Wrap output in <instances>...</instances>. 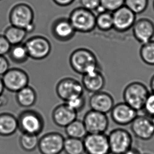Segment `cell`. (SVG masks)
I'll list each match as a JSON object with an SVG mask.
<instances>
[{
    "label": "cell",
    "instance_id": "obj_1",
    "mask_svg": "<svg viewBox=\"0 0 154 154\" xmlns=\"http://www.w3.org/2000/svg\"><path fill=\"white\" fill-rule=\"evenodd\" d=\"M69 63L73 71L82 75L100 70L96 55L87 48H78L74 50L69 56Z\"/></svg>",
    "mask_w": 154,
    "mask_h": 154
},
{
    "label": "cell",
    "instance_id": "obj_2",
    "mask_svg": "<svg viewBox=\"0 0 154 154\" xmlns=\"http://www.w3.org/2000/svg\"><path fill=\"white\" fill-rule=\"evenodd\" d=\"M34 12L31 6L24 3H20L11 8L9 13L11 25L21 27L30 34L35 30Z\"/></svg>",
    "mask_w": 154,
    "mask_h": 154
},
{
    "label": "cell",
    "instance_id": "obj_3",
    "mask_svg": "<svg viewBox=\"0 0 154 154\" xmlns=\"http://www.w3.org/2000/svg\"><path fill=\"white\" fill-rule=\"evenodd\" d=\"M149 92L144 83L138 81H134L128 84L123 91L124 102L138 111L144 107Z\"/></svg>",
    "mask_w": 154,
    "mask_h": 154
},
{
    "label": "cell",
    "instance_id": "obj_4",
    "mask_svg": "<svg viewBox=\"0 0 154 154\" xmlns=\"http://www.w3.org/2000/svg\"><path fill=\"white\" fill-rule=\"evenodd\" d=\"M68 18L76 32L86 34L96 28V14L82 6L73 9Z\"/></svg>",
    "mask_w": 154,
    "mask_h": 154
},
{
    "label": "cell",
    "instance_id": "obj_5",
    "mask_svg": "<svg viewBox=\"0 0 154 154\" xmlns=\"http://www.w3.org/2000/svg\"><path fill=\"white\" fill-rule=\"evenodd\" d=\"M19 129L22 133L38 136L44 128L43 117L34 110H25L17 118Z\"/></svg>",
    "mask_w": 154,
    "mask_h": 154
},
{
    "label": "cell",
    "instance_id": "obj_6",
    "mask_svg": "<svg viewBox=\"0 0 154 154\" xmlns=\"http://www.w3.org/2000/svg\"><path fill=\"white\" fill-rule=\"evenodd\" d=\"M107 136L110 154H123L132 147V136L126 129L121 128L113 129Z\"/></svg>",
    "mask_w": 154,
    "mask_h": 154
},
{
    "label": "cell",
    "instance_id": "obj_7",
    "mask_svg": "<svg viewBox=\"0 0 154 154\" xmlns=\"http://www.w3.org/2000/svg\"><path fill=\"white\" fill-rule=\"evenodd\" d=\"M24 43L29 58L35 60H41L46 58L50 55L52 50L50 41L43 36H33Z\"/></svg>",
    "mask_w": 154,
    "mask_h": 154
},
{
    "label": "cell",
    "instance_id": "obj_8",
    "mask_svg": "<svg viewBox=\"0 0 154 154\" xmlns=\"http://www.w3.org/2000/svg\"><path fill=\"white\" fill-rule=\"evenodd\" d=\"M4 87L12 92H16L29 85V76L23 69L13 68L2 76Z\"/></svg>",
    "mask_w": 154,
    "mask_h": 154
},
{
    "label": "cell",
    "instance_id": "obj_9",
    "mask_svg": "<svg viewBox=\"0 0 154 154\" xmlns=\"http://www.w3.org/2000/svg\"><path fill=\"white\" fill-rule=\"evenodd\" d=\"M65 139L58 132L48 133L39 138L38 149L41 154H60L63 152Z\"/></svg>",
    "mask_w": 154,
    "mask_h": 154
},
{
    "label": "cell",
    "instance_id": "obj_10",
    "mask_svg": "<svg viewBox=\"0 0 154 154\" xmlns=\"http://www.w3.org/2000/svg\"><path fill=\"white\" fill-rule=\"evenodd\" d=\"M84 91L81 82L71 77L60 79L56 85V94L65 102L74 97L83 95Z\"/></svg>",
    "mask_w": 154,
    "mask_h": 154
},
{
    "label": "cell",
    "instance_id": "obj_11",
    "mask_svg": "<svg viewBox=\"0 0 154 154\" xmlns=\"http://www.w3.org/2000/svg\"><path fill=\"white\" fill-rule=\"evenodd\" d=\"M83 140L86 154H110L108 136L105 133H88Z\"/></svg>",
    "mask_w": 154,
    "mask_h": 154
},
{
    "label": "cell",
    "instance_id": "obj_12",
    "mask_svg": "<svg viewBox=\"0 0 154 154\" xmlns=\"http://www.w3.org/2000/svg\"><path fill=\"white\" fill-rule=\"evenodd\" d=\"M83 121L88 133H104L109 124L106 114L91 109L86 113Z\"/></svg>",
    "mask_w": 154,
    "mask_h": 154
},
{
    "label": "cell",
    "instance_id": "obj_13",
    "mask_svg": "<svg viewBox=\"0 0 154 154\" xmlns=\"http://www.w3.org/2000/svg\"><path fill=\"white\" fill-rule=\"evenodd\" d=\"M114 29L119 32H125L133 27L136 21V14L124 5L112 12Z\"/></svg>",
    "mask_w": 154,
    "mask_h": 154
},
{
    "label": "cell",
    "instance_id": "obj_14",
    "mask_svg": "<svg viewBox=\"0 0 154 154\" xmlns=\"http://www.w3.org/2000/svg\"><path fill=\"white\" fill-rule=\"evenodd\" d=\"M137 111L125 102L115 104L110 111L112 120L117 125L126 126L131 124L137 116Z\"/></svg>",
    "mask_w": 154,
    "mask_h": 154
},
{
    "label": "cell",
    "instance_id": "obj_15",
    "mask_svg": "<svg viewBox=\"0 0 154 154\" xmlns=\"http://www.w3.org/2000/svg\"><path fill=\"white\" fill-rule=\"evenodd\" d=\"M131 29L134 37L142 44L153 39L154 23L149 18H142L136 20Z\"/></svg>",
    "mask_w": 154,
    "mask_h": 154
},
{
    "label": "cell",
    "instance_id": "obj_16",
    "mask_svg": "<svg viewBox=\"0 0 154 154\" xmlns=\"http://www.w3.org/2000/svg\"><path fill=\"white\" fill-rule=\"evenodd\" d=\"M131 128L134 135L142 140H149L154 137V127L148 117L137 116L131 123Z\"/></svg>",
    "mask_w": 154,
    "mask_h": 154
},
{
    "label": "cell",
    "instance_id": "obj_17",
    "mask_svg": "<svg viewBox=\"0 0 154 154\" xmlns=\"http://www.w3.org/2000/svg\"><path fill=\"white\" fill-rule=\"evenodd\" d=\"M89 104L91 110L107 115L114 106V99L110 94L102 90L92 94Z\"/></svg>",
    "mask_w": 154,
    "mask_h": 154
},
{
    "label": "cell",
    "instance_id": "obj_18",
    "mask_svg": "<svg viewBox=\"0 0 154 154\" xmlns=\"http://www.w3.org/2000/svg\"><path fill=\"white\" fill-rule=\"evenodd\" d=\"M51 31L54 38L63 42L69 41L76 32L67 18H60L55 20L52 24Z\"/></svg>",
    "mask_w": 154,
    "mask_h": 154
},
{
    "label": "cell",
    "instance_id": "obj_19",
    "mask_svg": "<svg viewBox=\"0 0 154 154\" xmlns=\"http://www.w3.org/2000/svg\"><path fill=\"white\" fill-rule=\"evenodd\" d=\"M77 113L65 102L54 108L52 113V120L58 127L65 128L77 119Z\"/></svg>",
    "mask_w": 154,
    "mask_h": 154
},
{
    "label": "cell",
    "instance_id": "obj_20",
    "mask_svg": "<svg viewBox=\"0 0 154 154\" xmlns=\"http://www.w3.org/2000/svg\"><path fill=\"white\" fill-rule=\"evenodd\" d=\"M81 83L84 90L93 94L102 91L106 80L100 70H97L82 75Z\"/></svg>",
    "mask_w": 154,
    "mask_h": 154
},
{
    "label": "cell",
    "instance_id": "obj_21",
    "mask_svg": "<svg viewBox=\"0 0 154 154\" xmlns=\"http://www.w3.org/2000/svg\"><path fill=\"white\" fill-rule=\"evenodd\" d=\"M19 129L17 118L10 113L0 114V136L8 137Z\"/></svg>",
    "mask_w": 154,
    "mask_h": 154
},
{
    "label": "cell",
    "instance_id": "obj_22",
    "mask_svg": "<svg viewBox=\"0 0 154 154\" xmlns=\"http://www.w3.org/2000/svg\"><path fill=\"white\" fill-rule=\"evenodd\" d=\"M37 94L33 88L27 85L17 92L16 100L19 106L29 108L35 104L37 100Z\"/></svg>",
    "mask_w": 154,
    "mask_h": 154
},
{
    "label": "cell",
    "instance_id": "obj_23",
    "mask_svg": "<svg viewBox=\"0 0 154 154\" xmlns=\"http://www.w3.org/2000/svg\"><path fill=\"white\" fill-rule=\"evenodd\" d=\"M27 34L25 30L12 25L7 27L4 33V37L12 46L23 43Z\"/></svg>",
    "mask_w": 154,
    "mask_h": 154
},
{
    "label": "cell",
    "instance_id": "obj_24",
    "mask_svg": "<svg viewBox=\"0 0 154 154\" xmlns=\"http://www.w3.org/2000/svg\"><path fill=\"white\" fill-rule=\"evenodd\" d=\"M65 131L67 137L80 140H83L88 133L83 120L77 119L65 127Z\"/></svg>",
    "mask_w": 154,
    "mask_h": 154
},
{
    "label": "cell",
    "instance_id": "obj_25",
    "mask_svg": "<svg viewBox=\"0 0 154 154\" xmlns=\"http://www.w3.org/2000/svg\"><path fill=\"white\" fill-rule=\"evenodd\" d=\"M8 54L11 60L17 64L24 63L29 58L27 49L24 43L12 46Z\"/></svg>",
    "mask_w": 154,
    "mask_h": 154
},
{
    "label": "cell",
    "instance_id": "obj_26",
    "mask_svg": "<svg viewBox=\"0 0 154 154\" xmlns=\"http://www.w3.org/2000/svg\"><path fill=\"white\" fill-rule=\"evenodd\" d=\"M63 151L66 154H85L83 140L70 137L65 138Z\"/></svg>",
    "mask_w": 154,
    "mask_h": 154
},
{
    "label": "cell",
    "instance_id": "obj_27",
    "mask_svg": "<svg viewBox=\"0 0 154 154\" xmlns=\"http://www.w3.org/2000/svg\"><path fill=\"white\" fill-rule=\"evenodd\" d=\"M96 27L102 31H108L114 29L112 12L104 11L96 15Z\"/></svg>",
    "mask_w": 154,
    "mask_h": 154
},
{
    "label": "cell",
    "instance_id": "obj_28",
    "mask_svg": "<svg viewBox=\"0 0 154 154\" xmlns=\"http://www.w3.org/2000/svg\"><path fill=\"white\" fill-rule=\"evenodd\" d=\"M140 56L143 63L148 66H154V40L142 44Z\"/></svg>",
    "mask_w": 154,
    "mask_h": 154
},
{
    "label": "cell",
    "instance_id": "obj_29",
    "mask_svg": "<svg viewBox=\"0 0 154 154\" xmlns=\"http://www.w3.org/2000/svg\"><path fill=\"white\" fill-rule=\"evenodd\" d=\"M39 138L38 136L22 133L19 142L21 148L26 152H32L38 147Z\"/></svg>",
    "mask_w": 154,
    "mask_h": 154
},
{
    "label": "cell",
    "instance_id": "obj_30",
    "mask_svg": "<svg viewBox=\"0 0 154 154\" xmlns=\"http://www.w3.org/2000/svg\"><path fill=\"white\" fill-rule=\"evenodd\" d=\"M148 3L149 0H125L124 5L137 15L144 12L148 8Z\"/></svg>",
    "mask_w": 154,
    "mask_h": 154
},
{
    "label": "cell",
    "instance_id": "obj_31",
    "mask_svg": "<svg viewBox=\"0 0 154 154\" xmlns=\"http://www.w3.org/2000/svg\"><path fill=\"white\" fill-rule=\"evenodd\" d=\"M73 111L78 113L82 111L86 104V98L84 95L77 96L65 102Z\"/></svg>",
    "mask_w": 154,
    "mask_h": 154
},
{
    "label": "cell",
    "instance_id": "obj_32",
    "mask_svg": "<svg viewBox=\"0 0 154 154\" xmlns=\"http://www.w3.org/2000/svg\"><path fill=\"white\" fill-rule=\"evenodd\" d=\"M100 1L101 6L110 12H114L125 4V0H100Z\"/></svg>",
    "mask_w": 154,
    "mask_h": 154
},
{
    "label": "cell",
    "instance_id": "obj_33",
    "mask_svg": "<svg viewBox=\"0 0 154 154\" xmlns=\"http://www.w3.org/2000/svg\"><path fill=\"white\" fill-rule=\"evenodd\" d=\"M143 110L149 116H154V93H150L148 95Z\"/></svg>",
    "mask_w": 154,
    "mask_h": 154
},
{
    "label": "cell",
    "instance_id": "obj_34",
    "mask_svg": "<svg viewBox=\"0 0 154 154\" xmlns=\"http://www.w3.org/2000/svg\"><path fill=\"white\" fill-rule=\"evenodd\" d=\"M82 7L94 11L100 5V0H80Z\"/></svg>",
    "mask_w": 154,
    "mask_h": 154
},
{
    "label": "cell",
    "instance_id": "obj_35",
    "mask_svg": "<svg viewBox=\"0 0 154 154\" xmlns=\"http://www.w3.org/2000/svg\"><path fill=\"white\" fill-rule=\"evenodd\" d=\"M12 45L6 39L4 35H0V56L8 54L10 50Z\"/></svg>",
    "mask_w": 154,
    "mask_h": 154
},
{
    "label": "cell",
    "instance_id": "obj_36",
    "mask_svg": "<svg viewBox=\"0 0 154 154\" xmlns=\"http://www.w3.org/2000/svg\"><path fill=\"white\" fill-rule=\"evenodd\" d=\"M10 69V63L4 56H0V77H2Z\"/></svg>",
    "mask_w": 154,
    "mask_h": 154
},
{
    "label": "cell",
    "instance_id": "obj_37",
    "mask_svg": "<svg viewBox=\"0 0 154 154\" xmlns=\"http://www.w3.org/2000/svg\"><path fill=\"white\" fill-rule=\"evenodd\" d=\"M75 0H53L55 4L58 6L65 7L70 5Z\"/></svg>",
    "mask_w": 154,
    "mask_h": 154
},
{
    "label": "cell",
    "instance_id": "obj_38",
    "mask_svg": "<svg viewBox=\"0 0 154 154\" xmlns=\"http://www.w3.org/2000/svg\"><path fill=\"white\" fill-rule=\"evenodd\" d=\"M8 102V99L6 96L3 95V94L0 96V107L4 106L6 105Z\"/></svg>",
    "mask_w": 154,
    "mask_h": 154
},
{
    "label": "cell",
    "instance_id": "obj_39",
    "mask_svg": "<svg viewBox=\"0 0 154 154\" xmlns=\"http://www.w3.org/2000/svg\"><path fill=\"white\" fill-rule=\"evenodd\" d=\"M123 154H141L140 153V152L135 148H131L129 149L128 150H127L126 152H125Z\"/></svg>",
    "mask_w": 154,
    "mask_h": 154
},
{
    "label": "cell",
    "instance_id": "obj_40",
    "mask_svg": "<svg viewBox=\"0 0 154 154\" xmlns=\"http://www.w3.org/2000/svg\"><path fill=\"white\" fill-rule=\"evenodd\" d=\"M5 87H4V83L2 80V77H0V96L3 94Z\"/></svg>",
    "mask_w": 154,
    "mask_h": 154
},
{
    "label": "cell",
    "instance_id": "obj_41",
    "mask_svg": "<svg viewBox=\"0 0 154 154\" xmlns=\"http://www.w3.org/2000/svg\"><path fill=\"white\" fill-rule=\"evenodd\" d=\"M150 87L152 93H154V75L150 79Z\"/></svg>",
    "mask_w": 154,
    "mask_h": 154
},
{
    "label": "cell",
    "instance_id": "obj_42",
    "mask_svg": "<svg viewBox=\"0 0 154 154\" xmlns=\"http://www.w3.org/2000/svg\"><path fill=\"white\" fill-rule=\"evenodd\" d=\"M151 120H152V126H153V127H154V116L152 117V118H151Z\"/></svg>",
    "mask_w": 154,
    "mask_h": 154
},
{
    "label": "cell",
    "instance_id": "obj_43",
    "mask_svg": "<svg viewBox=\"0 0 154 154\" xmlns=\"http://www.w3.org/2000/svg\"><path fill=\"white\" fill-rule=\"evenodd\" d=\"M153 8H154V2H153Z\"/></svg>",
    "mask_w": 154,
    "mask_h": 154
},
{
    "label": "cell",
    "instance_id": "obj_44",
    "mask_svg": "<svg viewBox=\"0 0 154 154\" xmlns=\"http://www.w3.org/2000/svg\"><path fill=\"white\" fill-rule=\"evenodd\" d=\"M0 1H1V0H0Z\"/></svg>",
    "mask_w": 154,
    "mask_h": 154
}]
</instances>
